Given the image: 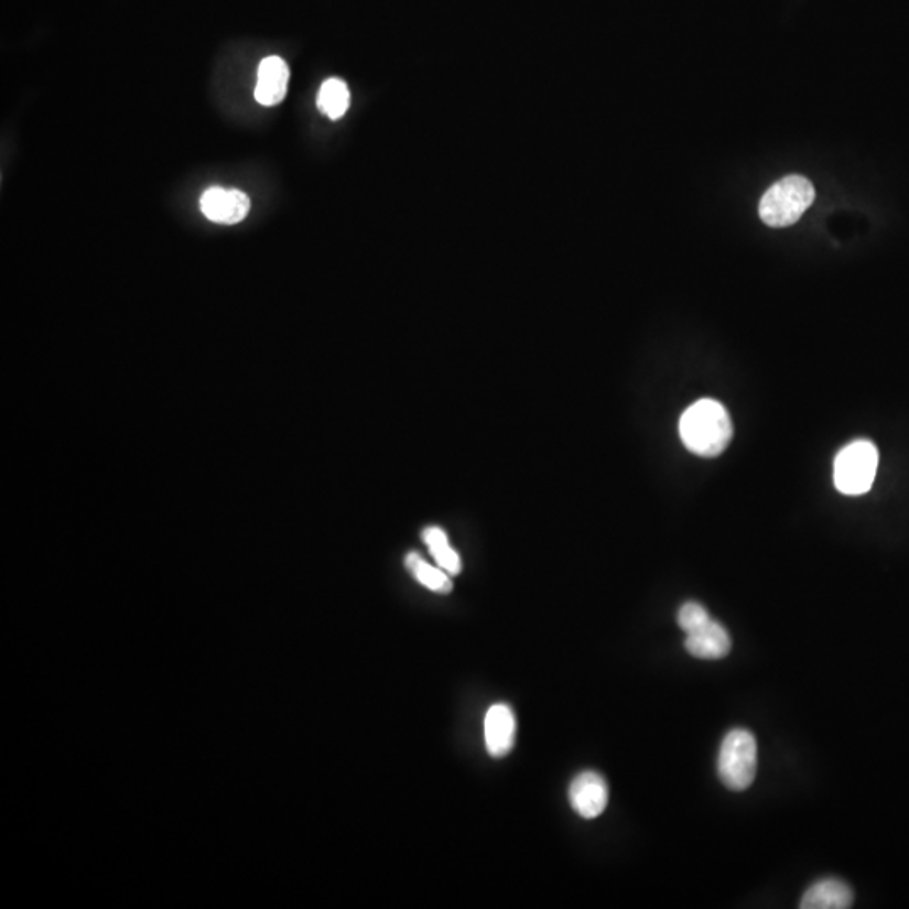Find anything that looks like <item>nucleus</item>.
Masks as SVG:
<instances>
[{
    "label": "nucleus",
    "mask_w": 909,
    "mask_h": 909,
    "mask_svg": "<svg viewBox=\"0 0 909 909\" xmlns=\"http://www.w3.org/2000/svg\"><path fill=\"white\" fill-rule=\"evenodd\" d=\"M679 433L689 452L700 457H717L732 442V416L719 401H695L682 414Z\"/></svg>",
    "instance_id": "nucleus-1"
},
{
    "label": "nucleus",
    "mask_w": 909,
    "mask_h": 909,
    "mask_svg": "<svg viewBox=\"0 0 909 909\" xmlns=\"http://www.w3.org/2000/svg\"><path fill=\"white\" fill-rule=\"evenodd\" d=\"M815 190L812 182L802 175H788L765 193L760 203V218L771 228H787L796 225L803 213L812 206Z\"/></svg>",
    "instance_id": "nucleus-2"
},
{
    "label": "nucleus",
    "mask_w": 909,
    "mask_h": 909,
    "mask_svg": "<svg viewBox=\"0 0 909 909\" xmlns=\"http://www.w3.org/2000/svg\"><path fill=\"white\" fill-rule=\"evenodd\" d=\"M758 767V745L753 733L736 727L724 736L717 755V775L724 787L745 792L751 787Z\"/></svg>",
    "instance_id": "nucleus-3"
},
{
    "label": "nucleus",
    "mask_w": 909,
    "mask_h": 909,
    "mask_svg": "<svg viewBox=\"0 0 909 909\" xmlns=\"http://www.w3.org/2000/svg\"><path fill=\"white\" fill-rule=\"evenodd\" d=\"M879 465L876 445L857 440L837 453L834 462V484L845 496H863L869 493Z\"/></svg>",
    "instance_id": "nucleus-4"
},
{
    "label": "nucleus",
    "mask_w": 909,
    "mask_h": 909,
    "mask_svg": "<svg viewBox=\"0 0 909 909\" xmlns=\"http://www.w3.org/2000/svg\"><path fill=\"white\" fill-rule=\"evenodd\" d=\"M250 209V197L239 190L209 187L201 197L203 215L218 225H238L247 218Z\"/></svg>",
    "instance_id": "nucleus-5"
},
{
    "label": "nucleus",
    "mask_w": 909,
    "mask_h": 909,
    "mask_svg": "<svg viewBox=\"0 0 909 909\" xmlns=\"http://www.w3.org/2000/svg\"><path fill=\"white\" fill-rule=\"evenodd\" d=\"M570 802L574 812L592 821L605 812L608 805V784L596 771H583L571 781Z\"/></svg>",
    "instance_id": "nucleus-6"
},
{
    "label": "nucleus",
    "mask_w": 909,
    "mask_h": 909,
    "mask_svg": "<svg viewBox=\"0 0 909 909\" xmlns=\"http://www.w3.org/2000/svg\"><path fill=\"white\" fill-rule=\"evenodd\" d=\"M290 69L279 56L264 57L258 68L255 98L263 107H277L282 104L289 89Z\"/></svg>",
    "instance_id": "nucleus-7"
},
{
    "label": "nucleus",
    "mask_w": 909,
    "mask_h": 909,
    "mask_svg": "<svg viewBox=\"0 0 909 909\" xmlns=\"http://www.w3.org/2000/svg\"><path fill=\"white\" fill-rule=\"evenodd\" d=\"M685 635V650L695 659L719 660L732 652V637L726 628L713 618L703 627Z\"/></svg>",
    "instance_id": "nucleus-8"
},
{
    "label": "nucleus",
    "mask_w": 909,
    "mask_h": 909,
    "mask_svg": "<svg viewBox=\"0 0 909 909\" xmlns=\"http://www.w3.org/2000/svg\"><path fill=\"white\" fill-rule=\"evenodd\" d=\"M516 742V716L507 704H496L485 716V746L494 758L509 755Z\"/></svg>",
    "instance_id": "nucleus-9"
},
{
    "label": "nucleus",
    "mask_w": 909,
    "mask_h": 909,
    "mask_svg": "<svg viewBox=\"0 0 909 909\" xmlns=\"http://www.w3.org/2000/svg\"><path fill=\"white\" fill-rule=\"evenodd\" d=\"M854 892L841 879L827 877L810 886L800 901L802 909H847L853 906Z\"/></svg>",
    "instance_id": "nucleus-10"
},
{
    "label": "nucleus",
    "mask_w": 909,
    "mask_h": 909,
    "mask_svg": "<svg viewBox=\"0 0 909 909\" xmlns=\"http://www.w3.org/2000/svg\"><path fill=\"white\" fill-rule=\"evenodd\" d=\"M317 105L322 113L331 120H339L349 110L350 94L346 83L339 78H328L322 83Z\"/></svg>",
    "instance_id": "nucleus-11"
},
{
    "label": "nucleus",
    "mask_w": 909,
    "mask_h": 909,
    "mask_svg": "<svg viewBox=\"0 0 909 909\" xmlns=\"http://www.w3.org/2000/svg\"><path fill=\"white\" fill-rule=\"evenodd\" d=\"M404 564H407L408 571L413 574L414 580L421 583V585L426 586V588L432 589V592L442 593V595L452 592L453 583L452 580H450L448 573L442 570V567H435L426 563L420 554H408Z\"/></svg>",
    "instance_id": "nucleus-12"
},
{
    "label": "nucleus",
    "mask_w": 909,
    "mask_h": 909,
    "mask_svg": "<svg viewBox=\"0 0 909 909\" xmlns=\"http://www.w3.org/2000/svg\"><path fill=\"white\" fill-rule=\"evenodd\" d=\"M423 541L424 544L429 545L430 553L435 558L436 563H439L442 570H445L448 574H453V576L461 573V556H458L452 545H450L448 538H446L443 529L436 528V526L424 529Z\"/></svg>",
    "instance_id": "nucleus-13"
},
{
    "label": "nucleus",
    "mask_w": 909,
    "mask_h": 909,
    "mask_svg": "<svg viewBox=\"0 0 909 909\" xmlns=\"http://www.w3.org/2000/svg\"><path fill=\"white\" fill-rule=\"evenodd\" d=\"M711 620L710 614L701 603L688 602L681 606L678 614V624L685 634L694 631L695 628L703 627Z\"/></svg>",
    "instance_id": "nucleus-14"
}]
</instances>
